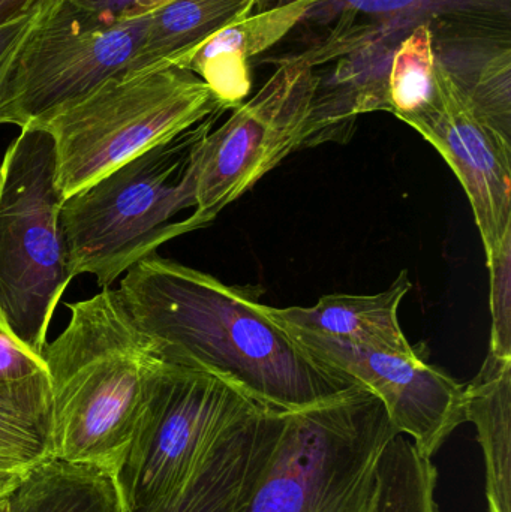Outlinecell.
<instances>
[{"label": "cell", "mask_w": 511, "mask_h": 512, "mask_svg": "<svg viewBox=\"0 0 511 512\" xmlns=\"http://www.w3.org/2000/svg\"><path fill=\"white\" fill-rule=\"evenodd\" d=\"M293 0H258L266 11ZM477 116L511 140V0H312L263 63L300 60L318 77L303 147L345 143L362 114L386 111L393 54L419 26Z\"/></svg>", "instance_id": "cell-1"}, {"label": "cell", "mask_w": 511, "mask_h": 512, "mask_svg": "<svg viewBox=\"0 0 511 512\" xmlns=\"http://www.w3.org/2000/svg\"><path fill=\"white\" fill-rule=\"evenodd\" d=\"M117 291L162 360L212 373L266 408L300 411L362 385L312 357L249 288L153 254Z\"/></svg>", "instance_id": "cell-2"}, {"label": "cell", "mask_w": 511, "mask_h": 512, "mask_svg": "<svg viewBox=\"0 0 511 512\" xmlns=\"http://www.w3.org/2000/svg\"><path fill=\"white\" fill-rule=\"evenodd\" d=\"M42 352L51 391V459L122 477L143 430L162 360L117 289L69 303Z\"/></svg>", "instance_id": "cell-3"}, {"label": "cell", "mask_w": 511, "mask_h": 512, "mask_svg": "<svg viewBox=\"0 0 511 512\" xmlns=\"http://www.w3.org/2000/svg\"><path fill=\"white\" fill-rule=\"evenodd\" d=\"M219 114L63 200L60 227L72 276L90 274L110 288L159 246L189 233L185 222L171 221L195 209L201 144Z\"/></svg>", "instance_id": "cell-4"}, {"label": "cell", "mask_w": 511, "mask_h": 512, "mask_svg": "<svg viewBox=\"0 0 511 512\" xmlns=\"http://www.w3.org/2000/svg\"><path fill=\"white\" fill-rule=\"evenodd\" d=\"M398 433L363 385L284 412L278 442L237 512H369L381 457Z\"/></svg>", "instance_id": "cell-5"}, {"label": "cell", "mask_w": 511, "mask_h": 512, "mask_svg": "<svg viewBox=\"0 0 511 512\" xmlns=\"http://www.w3.org/2000/svg\"><path fill=\"white\" fill-rule=\"evenodd\" d=\"M225 111L194 72L119 75L33 126L53 140L63 198L215 113Z\"/></svg>", "instance_id": "cell-6"}, {"label": "cell", "mask_w": 511, "mask_h": 512, "mask_svg": "<svg viewBox=\"0 0 511 512\" xmlns=\"http://www.w3.org/2000/svg\"><path fill=\"white\" fill-rule=\"evenodd\" d=\"M63 200L53 140L24 126L0 162V316L39 355L74 279L60 227Z\"/></svg>", "instance_id": "cell-7"}, {"label": "cell", "mask_w": 511, "mask_h": 512, "mask_svg": "<svg viewBox=\"0 0 511 512\" xmlns=\"http://www.w3.org/2000/svg\"><path fill=\"white\" fill-rule=\"evenodd\" d=\"M263 409L212 373L164 361L120 477L129 511H164L215 451Z\"/></svg>", "instance_id": "cell-8"}, {"label": "cell", "mask_w": 511, "mask_h": 512, "mask_svg": "<svg viewBox=\"0 0 511 512\" xmlns=\"http://www.w3.org/2000/svg\"><path fill=\"white\" fill-rule=\"evenodd\" d=\"M149 12L99 17L65 0H47L15 59L0 125H33L125 75L140 50Z\"/></svg>", "instance_id": "cell-9"}, {"label": "cell", "mask_w": 511, "mask_h": 512, "mask_svg": "<svg viewBox=\"0 0 511 512\" xmlns=\"http://www.w3.org/2000/svg\"><path fill=\"white\" fill-rule=\"evenodd\" d=\"M260 90L234 108L201 144L194 215L189 233L206 227L258 180L303 147L317 92L314 68L282 60Z\"/></svg>", "instance_id": "cell-10"}, {"label": "cell", "mask_w": 511, "mask_h": 512, "mask_svg": "<svg viewBox=\"0 0 511 512\" xmlns=\"http://www.w3.org/2000/svg\"><path fill=\"white\" fill-rule=\"evenodd\" d=\"M282 327L312 357L371 390L383 402L396 430L413 439L429 459L465 423V385L426 363L422 355L407 357Z\"/></svg>", "instance_id": "cell-11"}, {"label": "cell", "mask_w": 511, "mask_h": 512, "mask_svg": "<svg viewBox=\"0 0 511 512\" xmlns=\"http://www.w3.org/2000/svg\"><path fill=\"white\" fill-rule=\"evenodd\" d=\"M401 120L429 141L458 176L485 254H491L511 230V140L477 116L438 60L428 104Z\"/></svg>", "instance_id": "cell-12"}, {"label": "cell", "mask_w": 511, "mask_h": 512, "mask_svg": "<svg viewBox=\"0 0 511 512\" xmlns=\"http://www.w3.org/2000/svg\"><path fill=\"white\" fill-rule=\"evenodd\" d=\"M410 289L408 271H401L395 282L378 294L324 295L311 307L276 309L266 306V310L273 321L285 327L416 357L420 352L408 342L398 318L399 306Z\"/></svg>", "instance_id": "cell-13"}, {"label": "cell", "mask_w": 511, "mask_h": 512, "mask_svg": "<svg viewBox=\"0 0 511 512\" xmlns=\"http://www.w3.org/2000/svg\"><path fill=\"white\" fill-rule=\"evenodd\" d=\"M312 0H293L252 12L207 39L186 63L212 90L224 110H234L251 92V59L275 48L305 14Z\"/></svg>", "instance_id": "cell-14"}, {"label": "cell", "mask_w": 511, "mask_h": 512, "mask_svg": "<svg viewBox=\"0 0 511 512\" xmlns=\"http://www.w3.org/2000/svg\"><path fill=\"white\" fill-rule=\"evenodd\" d=\"M284 412L263 409L234 432L161 512H237L272 454Z\"/></svg>", "instance_id": "cell-15"}, {"label": "cell", "mask_w": 511, "mask_h": 512, "mask_svg": "<svg viewBox=\"0 0 511 512\" xmlns=\"http://www.w3.org/2000/svg\"><path fill=\"white\" fill-rule=\"evenodd\" d=\"M258 0H167L149 12L146 33L125 75L182 68L215 33L254 11Z\"/></svg>", "instance_id": "cell-16"}, {"label": "cell", "mask_w": 511, "mask_h": 512, "mask_svg": "<svg viewBox=\"0 0 511 512\" xmlns=\"http://www.w3.org/2000/svg\"><path fill=\"white\" fill-rule=\"evenodd\" d=\"M464 414L482 448L488 512H511V358L489 352L465 385Z\"/></svg>", "instance_id": "cell-17"}, {"label": "cell", "mask_w": 511, "mask_h": 512, "mask_svg": "<svg viewBox=\"0 0 511 512\" xmlns=\"http://www.w3.org/2000/svg\"><path fill=\"white\" fill-rule=\"evenodd\" d=\"M9 512H131L120 475L50 459L15 489Z\"/></svg>", "instance_id": "cell-18"}, {"label": "cell", "mask_w": 511, "mask_h": 512, "mask_svg": "<svg viewBox=\"0 0 511 512\" xmlns=\"http://www.w3.org/2000/svg\"><path fill=\"white\" fill-rule=\"evenodd\" d=\"M47 373L0 382V471L30 472L51 459Z\"/></svg>", "instance_id": "cell-19"}, {"label": "cell", "mask_w": 511, "mask_h": 512, "mask_svg": "<svg viewBox=\"0 0 511 512\" xmlns=\"http://www.w3.org/2000/svg\"><path fill=\"white\" fill-rule=\"evenodd\" d=\"M437 481L432 459L420 453L413 439L398 433L381 457L369 512H440L435 501Z\"/></svg>", "instance_id": "cell-20"}, {"label": "cell", "mask_w": 511, "mask_h": 512, "mask_svg": "<svg viewBox=\"0 0 511 512\" xmlns=\"http://www.w3.org/2000/svg\"><path fill=\"white\" fill-rule=\"evenodd\" d=\"M435 57L431 27H417L396 48L387 78L389 113L398 119L428 104L434 92Z\"/></svg>", "instance_id": "cell-21"}, {"label": "cell", "mask_w": 511, "mask_h": 512, "mask_svg": "<svg viewBox=\"0 0 511 512\" xmlns=\"http://www.w3.org/2000/svg\"><path fill=\"white\" fill-rule=\"evenodd\" d=\"M491 279V346L498 358H511V230L486 255Z\"/></svg>", "instance_id": "cell-22"}, {"label": "cell", "mask_w": 511, "mask_h": 512, "mask_svg": "<svg viewBox=\"0 0 511 512\" xmlns=\"http://www.w3.org/2000/svg\"><path fill=\"white\" fill-rule=\"evenodd\" d=\"M47 373L44 357L20 342L0 316V382Z\"/></svg>", "instance_id": "cell-23"}, {"label": "cell", "mask_w": 511, "mask_h": 512, "mask_svg": "<svg viewBox=\"0 0 511 512\" xmlns=\"http://www.w3.org/2000/svg\"><path fill=\"white\" fill-rule=\"evenodd\" d=\"M45 2L47 0H42L36 8L23 17L0 26V111H2L3 98H5L6 86L11 77L15 59L23 48L24 42L29 38L36 21L41 17Z\"/></svg>", "instance_id": "cell-24"}, {"label": "cell", "mask_w": 511, "mask_h": 512, "mask_svg": "<svg viewBox=\"0 0 511 512\" xmlns=\"http://www.w3.org/2000/svg\"><path fill=\"white\" fill-rule=\"evenodd\" d=\"M65 2L99 17L119 20V18L147 14L167 0H65Z\"/></svg>", "instance_id": "cell-25"}, {"label": "cell", "mask_w": 511, "mask_h": 512, "mask_svg": "<svg viewBox=\"0 0 511 512\" xmlns=\"http://www.w3.org/2000/svg\"><path fill=\"white\" fill-rule=\"evenodd\" d=\"M42 0H0V26L23 17Z\"/></svg>", "instance_id": "cell-26"}, {"label": "cell", "mask_w": 511, "mask_h": 512, "mask_svg": "<svg viewBox=\"0 0 511 512\" xmlns=\"http://www.w3.org/2000/svg\"><path fill=\"white\" fill-rule=\"evenodd\" d=\"M29 472L0 471V499L8 498L23 483Z\"/></svg>", "instance_id": "cell-27"}, {"label": "cell", "mask_w": 511, "mask_h": 512, "mask_svg": "<svg viewBox=\"0 0 511 512\" xmlns=\"http://www.w3.org/2000/svg\"><path fill=\"white\" fill-rule=\"evenodd\" d=\"M9 498H11V496L0 499V512H9V510H11V501H9Z\"/></svg>", "instance_id": "cell-28"}]
</instances>
